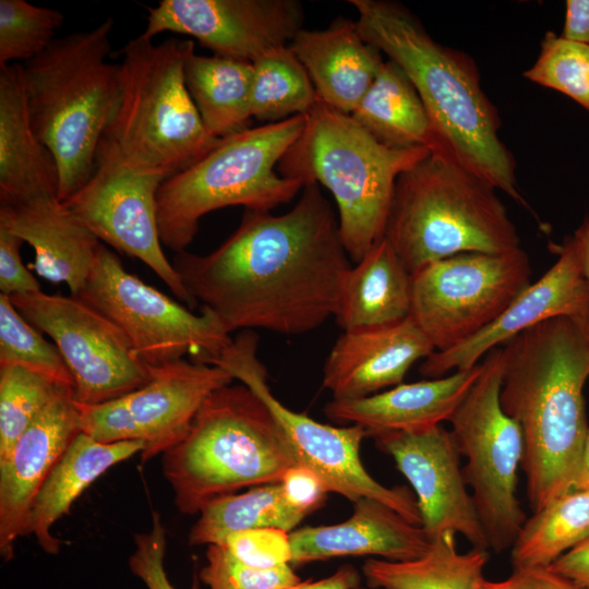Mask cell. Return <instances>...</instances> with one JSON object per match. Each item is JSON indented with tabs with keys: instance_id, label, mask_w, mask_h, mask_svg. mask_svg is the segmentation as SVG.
Returning <instances> with one entry per match:
<instances>
[{
	"instance_id": "45",
	"label": "cell",
	"mask_w": 589,
	"mask_h": 589,
	"mask_svg": "<svg viewBox=\"0 0 589 589\" xmlns=\"http://www.w3.org/2000/svg\"><path fill=\"white\" fill-rule=\"evenodd\" d=\"M549 568L579 587L589 589V538L561 555Z\"/></svg>"
},
{
	"instance_id": "30",
	"label": "cell",
	"mask_w": 589,
	"mask_h": 589,
	"mask_svg": "<svg viewBox=\"0 0 589 589\" xmlns=\"http://www.w3.org/2000/svg\"><path fill=\"white\" fill-rule=\"evenodd\" d=\"M184 81L211 135L225 139L249 128L252 62L193 51L184 63Z\"/></svg>"
},
{
	"instance_id": "19",
	"label": "cell",
	"mask_w": 589,
	"mask_h": 589,
	"mask_svg": "<svg viewBox=\"0 0 589 589\" xmlns=\"http://www.w3.org/2000/svg\"><path fill=\"white\" fill-rule=\"evenodd\" d=\"M553 317H569L589 326V286L570 237L558 247V259L536 283L526 287L485 328L446 351H434L420 365L426 378L467 370L492 349Z\"/></svg>"
},
{
	"instance_id": "46",
	"label": "cell",
	"mask_w": 589,
	"mask_h": 589,
	"mask_svg": "<svg viewBox=\"0 0 589 589\" xmlns=\"http://www.w3.org/2000/svg\"><path fill=\"white\" fill-rule=\"evenodd\" d=\"M561 37L589 45V0H567Z\"/></svg>"
},
{
	"instance_id": "42",
	"label": "cell",
	"mask_w": 589,
	"mask_h": 589,
	"mask_svg": "<svg viewBox=\"0 0 589 589\" xmlns=\"http://www.w3.org/2000/svg\"><path fill=\"white\" fill-rule=\"evenodd\" d=\"M24 241L0 226V290L8 297L40 291V285L23 264L20 249Z\"/></svg>"
},
{
	"instance_id": "36",
	"label": "cell",
	"mask_w": 589,
	"mask_h": 589,
	"mask_svg": "<svg viewBox=\"0 0 589 589\" xmlns=\"http://www.w3.org/2000/svg\"><path fill=\"white\" fill-rule=\"evenodd\" d=\"M62 388L22 366H0V460Z\"/></svg>"
},
{
	"instance_id": "12",
	"label": "cell",
	"mask_w": 589,
	"mask_h": 589,
	"mask_svg": "<svg viewBox=\"0 0 589 589\" xmlns=\"http://www.w3.org/2000/svg\"><path fill=\"white\" fill-rule=\"evenodd\" d=\"M257 348V334L242 330L212 364L224 369L265 402L281 426L297 464L314 471L329 492L338 493L352 503L362 497L376 500L421 526L413 494L406 486L381 484L363 467L360 446L368 435L365 429L358 424H324L286 407L272 393Z\"/></svg>"
},
{
	"instance_id": "8",
	"label": "cell",
	"mask_w": 589,
	"mask_h": 589,
	"mask_svg": "<svg viewBox=\"0 0 589 589\" xmlns=\"http://www.w3.org/2000/svg\"><path fill=\"white\" fill-rule=\"evenodd\" d=\"M191 39L159 44L142 34L121 50L120 98L105 136L125 163L166 180L206 156L221 139L206 130L184 81Z\"/></svg>"
},
{
	"instance_id": "33",
	"label": "cell",
	"mask_w": 589,
	"mask_h": 589,
	"mask_svg": "<svg viewBox=\"0 0 589 589\" xmlns=\"http://www.w3.org/2000/svg\"><path fill=\"white\" fill-rule=\"evenodd\" d=\"M589 538V488L570 489L526 519L510 552L513 568L549 567Z\"/></svg>"
},
{
	"instance_id": "16",
	"label": "cell",
	"mask_w": 589,
	"mask_h": 589,
	"mask_svg": "<svg viewBox=\"0 0 589 589\" xmlns=\"http://www.w3.org/2000/svg\"><path fill=\"white\" fill-rule=\"evenodd\" d=\"M142 387L99 405L77 404L82 432L101 443L140 442L142 461L163 455L188 433L199 409L235 380L224 369L181 359L151 366Z\"/></svg>"
},
{
	"instance_id": "31",
	"label": "cell",
	"mask_w": 589,
	"mask_h": 589,
	"mask_svg": "<svg viewBox=\"0 0 589 589\" xmlns=\"http://www.w3.org/2000/svg\"><path fill=\"white\" fill-rule=\"evenodd\" d=\"M489 550L460 553L456 534L445 532L431 542L424 555L407 562L369 558L362 566L373 589H481Z\"/></svg>"
},
{
	"instance_id": "13",
	"label": "cell",
	"mask_w": 589,
	"mask_h": 589,
	"mask_svg": "<svg viewBox=\"0 0 589 589\" xmlns=\"http://www.w3.org/2000/svg\"><path fill=\"white\" fill-rule=\"evenodd\" d=\"M531 271L521 248L429 263L412 274L410 316L435 351L449 350L490 325L530 285Z\"/></svg>"
},
{
	"instance_id": "20",
	"label": "cell",
	"mask_w": 589,
	"mask_h": 589,
	"mask_svg": "<svg viewBox=\"0 0 589 589\" xmlns=\"http://www.w3.org/2000/svg\"><path fill=\"white\" fill-rule=\"evenodd\" d=\"M80 432L73 388L64 387L0 460V553L4 561L13 557L16 540L26 534L39 489Z\"/></svg>"
},
{
	"instance_id": "27",
	"label": "cell",
	"mask_w": 589,
	"mask_h": 589,
	"mask_svg": "<svg viewBox=\"0 0 589 589\" xmlns=\"http://www.w3.org/2000/svg\"><path fill=\"white\" fill-rule=\"evenodd\" d=\"M142 450L140 442L101 443L80 432L39 489L28 514L26 534H33L46 553L58 554L61 541L51 532L53 525L101 474Z\"/></svg>"
},
{
	"instance_id": "41",
	"label": "cell",
	"mask_w": 589,
	"mask_h": 589,
	"mask_svg": "<svg viewBox=\"0 0 589 589\" xmlns=\"http://www.w3.org/2000/svg\"><path fill=\"white\" fill-rule=\"evenodd\" d=\"M167 548L166 528L158 513L152 514L151 528L134 536V551L129 557V567L147 589H176L165 569ZM190 589H199L194 581Z\"/></svg>"
},
{
	"instance_id": "35",
	"label": "cell",
	"mask_w": 589,
	"mask_h": 589,
	"mask_svg": "<svg viewBox=\"0 0 589 589\" xmlns=\"http://www.w3.org/2000/svg\"><path fill=\"white\" fill-rule=\"evenodd\" d=\"M41 334L20 314L10 297L0 293V366H22L59 386L73 388V377L61 353Z\"/></svg>"
},
{
	"instance_id": "48",
	"label": "cell",
	"mask_w": 589,
	"mask_h": 589,
	"mask_svg": "<svg viewBox=\"0 0 589 589\" xmlns=\"http://www.w3.org/2000/svg\"><path fill=\"white\" fill-rule=\"evenodd\" d=\"M582 273L589 286V217L586 216L570 236Z\"/></svg>"
},
{
	"instance_id": "29",
	"label": "cell",
	"mask_w": 589,
	"mask_h": 589,
	"mask_svg": "<svg viewBox=\"0 0 589 589\" xmlns=\"http://www.w3.org/2000/svg\"><path fill=\"white\" fill-rule=\"evenodd\" d=\"M350 116L387 147L432 151L431 124L421 98L404 70L389 59Z\"/></svg>"
},
{
	"instance_id": "15",
	"label": "cell",
	"mask_w": 589,
	"mask_h": 589,
	"mask_svg": "<svg viewBox=\"0 0 589 589\" xmlns=\"http://www.w3.org/2000/svg\"><path fill=\"white\" fill-rule=\"evenodd\" d=\"M165 180L130 167L116 144L104 136L91 177L62 203L100 242L146 264L193 309L196 303L161 247L157 196Z\"/></svg>"
},
{
	"instance_id": "24",
	"label": "cell",
	"mask_w": 589,
	"mask_h": 589,
	"mask_svg": "<svg viewBox=\"0 0 589 589\" xmlns=\"http://www.w3.org/2000/svg\"><path fill=\"white\" fill-rule=\"evenodd\" d=\"M0 226L34 249L31 267L40 277L80 292L101 242L59 199L0 205Z\"/></svg>"
},
{
	"instance_id": "18",
	"label": "cell",
	"mask_w": 589,
	"mask_h": 589,
	"mask_svg": "<svg viewBox=\"0 0 589 589\" xmlns=\"http://www.w3.org/2000/svg\"><path fill=\"white\" fill-rule=\"evenodd\" d=\"M373 437L411 484L421 527L432 540L454 532L472 548L489 550L450 430L441 424L419 432H388Z\"/></svg>"
},
{
	"instance_id": "37",
	"label": "cell",
	"mask_w": 589,
	"mask_h": 589,
	"mask_svg": "<svg viewBox=\"0 0 589 589\" xmlns=\"http://www.w3.org/2000/svg\"><path fill=\"white\" fill-rule=\"evenodd\" d=\"M58 10L25 0H0V67L33 60L56 39L63 24Z\"/></svg>"
},
{
	"instance_id": "10",
	"label": "cell",
	"mask_w": 589,
	"mask_h": 589,
	"mask_svg": "<svg viewBox=\"0 0 589 589\" xmlns=\"http://www.w3.org/2000/svg\"><path fill=\"white\" fill-rule=\"evenodd\" d=\"M502 347L481 362V372L449 419L461 468L483 528L489 550L510 549L525 513L517 497L518 468L524 457L519 424L502 408Z\"/></svg>"
},
{
	"instance_id": "5",
	"label": "cell",
	"mask_w": 589,
	"mask_h": 589,
	"mask_svg": "<svg viewBox=\"0 0 589 589\" xmlns=\"http://www.w3.org/2000/svg\"><path fill=\"white\" fill-rule=\"evenodd\" d=\"M294 465L278 421L242 383L214 390L185 436L161 459L175 505L184 515L242 489L279 483Z\"/></svg>"
},
{
	"instance_id": "49",
	"label": "cell",
	"mask_w": 589,
	"mask_h": 589,
	"mask_svg": "<svg viewBox=\"0 0 589 589\" xmlns=\"http://www.w3.org/2000/svg\"><path fill=\"white\" fill-rule=\"evenodd\" d=\"M589 488V429L585 440L579 470L573 489Z\"/></svg>"
},
{
	"instance_id": "26",
	"label": "cell",
	"mask_w": 589,
	"mask_h": 589,
	"mask_svg": "<svg viewBox=\"0 0 589 589\" xmlns=\"http://www.w3.org/2000/svg\"><path fill=\"white\" fill-rule=\"evenodd\" d=\"M289 47L308 71L317 98L350 115L384 63L357 22L339 17L324 29H301Z\"/></svg>"
},
{
	"instance_id": "6",
	"label": "cell",
	"mask_w": 589,
	"mask_h": 589,
	"mask_svg": "<svg viewBox=\"0 0 589 589\" xmlns=\"http://www.w3.org/2000/svg\"><path fill=\"white\" fill-rule=\"evenodd\" d=\"M430 154L426 147H387L350 115L317 99L277 170L303 184L316 182L332 193L342 244L357 263L384 237L398 177Z\"/></svg>"
},
{
	"instance_id": "40",
	"label": "cell",
	"mask_w": 589,
	"mask_h": 589,
	"mask_svg": "<svg viewBox=\"0 0 589 589\" xmlns=\"http://www.w3.org/2000/svg\"><path fill=\"white\" fill-rule=\"evenodd\" d=\"M239 561L256 568L291 565L290 532L264 527L243 530L227 537L225 545Z\"/></svg>"
},
{
	"instance_id": "14",
	"label": "cell",
	"mask_w": 589,
	"mask_h": 589,
	"mask_svg": "<svg viewBox=\"0 0 589 589\" xmlns=\"http://www.w3.org/2000/svg\"><path fill=\"white\" fill-rule=\"evenodd\" d=\"M10 300L29 324L52 339L73 377L77 404H104L151 380V366L135 356L122 330L80 298L40 290Z\"/></svg>"
},
{
	"instance_id": "11",
	"label": "cell",
	"mask_w": 589,
	"mask_h": 589,
	"mask_svg": "<svg viewBox=\"0 0 589 589\" xmlns=\"http://www.w3.org/2000/svg\"><path fill=\"white\" fill-rule=\"evenodd\" d=\"M75 297L88 303L127 336L148 366L181 359L212 364L232 341L207 309L200 314L145 284L100 244L89 275Z\"/></svg>"
},
{
	"instance_id": "44",
	"label": "cell",
	"mask_w": 589,
	"mask_h": 589,
	"mask_svg": "<svg viewBox=\"0 0 589 589\" xmlns=\"http://www.w3.org/2000/svg\"><path fill=\"white\" fill-rule=\"evenodd\" d=\"M480 587L481 589H584L549 567L513 568V573L504 580L492 581L484 578Z\"/></svg>"
},
{
	"instance_id": "23",
	"label": "cell",
	"mask_w": 589,
	"mask_h": 589,
	"mask_svg": "<svg viewBox=\"0 0 589 589\" xmlns=\"http://www.w3.org/2000/svg\"><path fill=\"white\" fill-rule=\"evenodd\" d=\"M481 372V363L437 378L401 383L358 399H332L324 412L340 424H358L368 435L419 432L449 421Z\"/></svg>"
},
{
	"instance_id": "43",
	"label": "cell",
	"mask_w": 589,
	"mask_h": 589,
	"mask_svg": "<svg viewBox=\"0 0 589 589\" xmlns=\"http://www.w3.org/2000/svg\"><path fill=\"white\" fill-rule=\"evenodd\" d=\"M279 483L287 501L306 516L324 503L329 492L314 471L298 464L285 472Z\"/></svg>"
},
{
	"instance_id": "21",
	"label": "cell",
	"mask_w": 589,
	"mask_h": 589,
	"mask_svg": "<svg viewBox=\"0 0 589 589\" xmlns=\"http://www.w3.org/2000/svg\"><path fill=\"white\" fill-rule=\"evenodd\" d=\"M435 351L411 316L378 327L345 330L323 369L333 399H358L402 383L411 365Z\"/></svg>"
},
{
	"instance_id": "9",
	"label": "cell",
	"mask_w": 589,
	"mask_h": 589,
	"mask_svg": "<svg viewBox=\"0 0 589 589\" xmlns=\"http://www.w3.org/2000/svg\"><path fill=\"white\" fill-rule=\"evenodd\" d=\"M305 115L247 128L220 142L201 160L168 178L157 196L159 236L176 253L185 251L201 218L219 208L271 212L303 188L283 177L278 164L301 134Z\"/></svg>"
},
{
	"instance_id": "25",
	"label": "cell",
	"mask_w": 589,
	"mask_h": 589,
	"mask_svg": "<svg viewBox=\"0 0 589 589\" xmlns=\"http://www.w3.org/2000/svg\"><path fill=\"white\" fill-rule=\"evenodd\" d=\"M55 156L28 113L22 65L0 67V205L58 197Z\"/></svg>"
},
{
	"instance_id": "34",
	"label": "cell",
	"mask_w": 589,
	"mask_h": 589,
	"mask_svg": "<svg viewBox=\"0 0 589 589\" xmlns=\"http://www.w3.org/2000/svg\"><path fill=\"white\" fill-rule=\"evenodd\" d=\"M252 64V118L276 123L306 115L316 104L310 75L289 45L266 51Z\"/></svg>"
},
{
	"instance_id": "7",
	"label": "cell",
	"mask_w": 589,
	"mask_h": 589,
	"mask_svg": "<svg viewBox=\"0 0 589 589\" xmlns=\"http://www.w3.org/2000/svg\"><path fill=\"white\" fill-rule=\"evenodd\" d=\"M384 237L411 274L460 253L520 248L496 189L434 154L398 177Z\"/></svg>"
},
{
	"instance_id": "38",
	"label": "cell",
	"mask_w": 589,
	"mask_h": 589,
	"mask_svg": "<svg viewBox=\"0 0 589 589\" xmlns=\"http://www.w3.org/2000/svg\"><path fill=\"white\" fill-rule=\"evenodd\" d=\"M530 82L557 91L589 111V45L548 31L534 63L524 71Z\"/></svg>"
},
{
	"instance_id": "4",
	"label": "cell",
	"mask_w": 589,
	"mask_h": 589,
	"mask_svg": "<svg viewBox=\"0 0 589 589\" xmlns=\"http://www.w3.org/2000/svg\"><path fill=\"white\" fill-rule=\"evenodd\" d=\"M113 20L56 38L22 65L32 125L59 169L61 202L91 177L120 98L119 65L108 61Z\"/></svg>"
},
{
	"instance_id": "47",
	"label": "cell",
	"mask_w": 589,
	"mask_h": 589,
	"mask_svg": "<svg viewBox=\"0 0 589 589\" xmlns=\"http://www.w3.org/2000/svg\"><path fill=\"white\" fill-rule=\"evenodd\" d=\"M360 576L351 565H342L333 575L316 581H300L286 589H356Z\"/></svg>"
},
{
	"instance_id": "3",
	"label": "cell",
	"mask_w": 589,
	"mask_h": 589,
	"mask_svg": "<svg viewBox=\"0 0 589 589\" xmlns=\"http://www.w3.org/2000/svg\"><path fill=\"white\" fill-rule=\"evenodd\" d=\"M503 346L500 401L522 432L521 468L536 513L573 489L579 470L589 429V326L553 317Z\"/></svg>"
},
{
	"instance_id": "28",
	"label": "cell",
	"mask_w": 589,
	"mask_h": 589,
	"mask_svg": "<svg viewBox=\"0 0 589 589\" xmlns=\"http://www.w3.org/2000/svg\"><path fill=\"white\" fill-rule=\"evenodd\" d=\"M411 303L412 274L383 237L348 269L334 318L344 332L385 326L409 317Z\"/></svg>"
},
{
	"instance_id": "2",
	"label": "cell",
	"mask_w": 589,
	"mask_h": 589,
	"mask_svg": "<svg viewBox=\"0 0 589 589\" xmlns=\"http://www.w3.org/2000/svg\"><path fill=\"white\" fill-rule=\"evenodd\" d=\"M365 41L397 63L417 89L441 156L501 190L526 208L516 160L500 137L501 118L481 85L476 61L436 41L399 2L349 0Z\"/></svg>"
},
{
	"instance_id": "39",
	"label": "cell",
	"mask_w": 589,
	"mask_h": 589,
	"mask_svg": "<svg viewBox=\"0 0 589 589\" xmlns=\"http://www.w3.org/2000/svg\"><path fill=\"white\" fill-rule=\"evenodd\" d=\"M205 556L200 578L208 589H286L301 581L291 565L275 568L249 566L224 545H207Z\"/></svg>"
},
{
	"instance_id": "32",
	"label": "cell",
	"mask_w": 589,
	"mask_h": 589,
	"mask_svg": "<svg viewBox=\"0 0 589 589\" xmlns=\"http://www.w3.org/2000/svg\"><path fill=\"white\" fill-rule=\"evenodd\" d=\"M188 542L225 545L229 534L264 527L291 532L306 516L285 497L280 483L265 484L216 498L197 514Z\"/></svg>"
},
{
	"instance_id": "1",
	"label": "cell",
	"mask_w": 589,
	"mask_h": 589,
	"mask_svg": "<svg viewBox=\"0 0 589 589\" xmlns=\"http://www.w3.org/2000/svg\"><path fill=\"white\" fill-rule=\"evenodd\" d=\"M301 191L281 215L245 209L233 233L207 254L176 253L172 265L187 292L229 334L299 335L335 316L349 256L320 184Z\"/></svg>"
},
{
	"instance_id": "22",
	"label": "cell",
	"mask_w": 589,
	"mask_h": 589,
	"mask_svg": "<svg viewBox=\"0 0 589 589\" xmlns=\"http://www.w3.org/2000/svg\"><path fill=\"white\" fill-rule=\"evenodd\" d=\"M292 565L348 555H372L392 562L421 557L432 539L395 509L369 497L353 502L351 516L330 526L290 532Z\"/></svg>"
},
{
	"instance_id": "17",
	"label": "cell",
	"mask_w": 589,
	"mask_h": 589,
	"mask_svg": "<svg viewBox=\"0 0 589 589\" xmlns=\"http://www.w3.org/2000/svg\"><path fill=\"white\" fill-rule=\"evenodd\" d=\"M303 21L297 0H161L148 9L142 35L182 34L216 56L253 62L289 45Z\"/></svg>"
}]
</instances>
